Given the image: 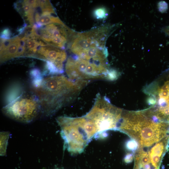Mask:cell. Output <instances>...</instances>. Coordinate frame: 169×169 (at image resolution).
I'll use <instances>...</instances> for the list:
<instances>
[{"label": "cell", "mask_w": 169, "mask_h": 169, "mask_svg": "<svg viewBox=\"0 0 169 169\" xmlns=\"http://www.w3.org/2000/svg\"><path fill=\"white\" fill-rule=\"evenodd\" d=\"M94 14L97 19H103L106 17L107 13L106 9L104 8L101 7L95 9Z\"/></svg>", "instance_id": "10"}, {"label": "cell", "mask_w": 169, "mask_h": 169, "mask_svg": "<svg viewBox=\"0 0 169 169\" xmlns=\"http://www.w3.org/2000/svg\"><path fill=\"white\" fill-rule=\"evenodd\" d=\"M67 56L64 49L46 45L39 46L33 58L52 63L62 74L64 71V63L66 60Z\"/></svg>", "instance_id": "7"}, {"label": "cell", "mask_w": 169, "mask_h": 169, "mask_svg": "<svg viewBox=\"0 0 169 169\" xmlns=\"http://www.w3.org/2000/svg\"><path fill=\"white\" fill-rule=\"evenodd\" d=\"M21 44L19 36H17L12 38V40L9 45L4 50L0 52V62L7 61L13 58H16L18 49Z\"/></svg>", "instance_id": "8"}, {"label": "cell", "mask_w": 169, "mask_h": 169, "mask_svg": "<svg viewBox=\"0 0 169 169\" xmlns=\"http://www.w3.org/2000/svg\"><path fill=\"white\" fill-rule=\"evenodd\" d=\"M126 147L129 150H135L137 148L138 144L135 140H131L127 143Z\"/></svg>", "instance_id": "12"}, {"label": "cell", "mask_w": 169, "mask_h": 169, "mask_svg": "<svg viewBox=\"0 0 169 169\" xmlns=\"http://www.w3.org/2000/svg\"><path fill=\"white\" fill-rule=\"evenodd\" d=\"M65 70L69 79L88 81L92 79H108L111 69L109 66L93 63L72 54L67 58Z\"/></svg>", "instance_id": "3"}, {"label": "cell", "mask_w": 169, "mask_h": 169, "mask_svg": "<svg viewBox=\"0 0 169 169\" xmlns=\"http://www.w3.org/2000/svg\"><path fill=\"white\" fill-rule=\"evenodd\" d=\"M11 34V32L9 28H4L1 33L0 38L4 39L10 38Z\"/></svg>", "instance_id": "11"}, {"label": "cell", "mask_w": 169, "mask_h": 169, "mask_svg": "<svg viewBox=\"0 0 169 169\" xmlns=\"http://www.w3.org/2000/svg\"><path fill=\"white\" fill-rule=\"evenodd\" d=\"M32 77L34 91L41 110L48 115L74 100L88 82L73 80L58 74L43 78L40 74Z\"/></svg>", "instance_id": "1"}, {"label": "cell", "mask_w": 169, "mask_h": 169, "mask_svg": "<svg viewBox=\"0 0 169 169\" xmlns=\"http://www.w3.org/2000/svg\"><path fill=\"white\" fill-rule=\"evenodd\" d=\"M133 159V156L132 154H129L127 155L125 158V162L129 163L131 162Z\"/></svg>", "instance_id": "14"}, {"label": "cell", "mask_w": 169, "mask_h": 169, "mask_svg": "<svg viewBox=\"0 0 169 169\" xmlns=\"http://www.w3.org/2000/svg\"><path fill=\"white\" fill-rule=\"evenodd\" d=\"M159 9L162 12H165L167 9L168 5L165 1H161L159 3Z\"/></svg>", "instance_id": "13"}, {"label": "cell", "mask_w": 169, "mask_h": 169, "mask_svg": "<svg viewBox=\"0 0 169 169\" xmlns=\"http://www.w3.org/2000/svg\"><path fill=\"white\" fill-rule=\"evenodd\" d=\"M40 110V104L36 95L23 93L4 106L2 111L12 119L28 123L36 117Z\"/></svg>", "instance_id": "5"}, {"label": "cell", "mask_w": 169, "mask_h": 169, "mask_svg": "<svg viewBox=\"0 0 169 169\" xmlns=\"http://www.w3.org/2000/svg\"><path fill=\"white\" fill-rule=\"evenodd\" d=\"M123 111L98 94L91 109L84 116L92 124L97 135L108 130H118Z\"/></svg>", "instance_id": "2"}, {"label": "cell", "mask_w": 169, "mask_h": 169, "mask_svg": "<svg viewBox=\"0 0 169 169\" xmlns=\"http://www.w3.org/2000/svg\"><path fill=\"white\" fill-rule=\"evenodd\" d=\"M56 120L61 129L64 147L71 153H81L90 142L78 117L61 116Z\"/></svg>", "instance_id": "4"}, {"label": "cell", "mask_w": 169, "mask_h": 169, "mask_svg": "<svg viewBox=\"0 0 169 169\" xmlns=\"http://www.w3.org/2000/svg\"><path fill=\"white\" fill-rule=\"evenodd\" d=\"M8 132H0V155L4 156L6 154L8 141L10 136Z\"/></svg>", "instance_id": "9"}, {"label": "cell", "mask_w": 169, "mask_h": 169, "mask_svg": "<svg viewBox=\"0 0 169 169\" xmlns=\"http://www.w3.org/2000/svg\"><path fill=\"white\" fill-rule=\"evenodd\" d=\"M70 29L65 25L51 23L36 29L40 38L47 44L65 49L68 41Z\"/></svg>", "instance_id": "6"}]
</instances>
